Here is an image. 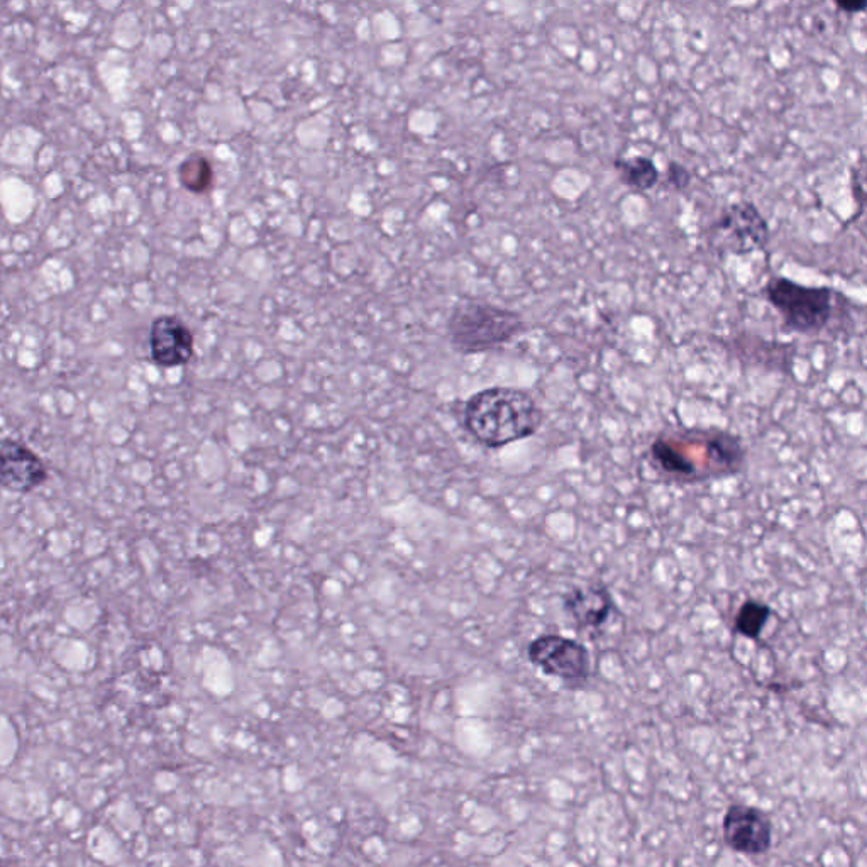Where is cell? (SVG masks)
<instances>
[{
    "instance_id": "1",
    "label": "cell",
    "mask_w": 867,
    "mask_h": 867,
    "mask_svg": "<svg viewBox=\"0 0 867 867\" xmlns=\"http://www.w3.org/2000/svg\"><path fill=\"white\" fill-rule=\"evenodd\" d=\"M542 414L524 390L492 387L475 393L464 405V427L485 448L498 449L534 436Z\"/></svg>"
},
{
    "instance_id": "2",
    "label": "cell",
    "mask_w": 867,
    "mask_h": 867,
    "mask_svg": "<svg viewBox=\"0 0 867 867\" xmlns=\"http://www.w3.org/2000/svg\"><path fill=\"white\" fill-rule=\"evenodd\" d=\"M524 329V319L515 310L481 300L459 302L448 319L449 341L461 354L486 353L502 348Z\"/></svg>"
},
{
    "instance_id": "3",
    "label": "cell",
    "mask_w": 867,
    "mask_h": 867,
    "mask_svg": "<svg viewBox=\"0 0 867 867\" xmlns=\"http://www.w3.org/2000/svg\"><path fill=\"white\" fill-rule=\"evenodd\" d=\"M764 295L778 310L788 332L818 334L834 315L835 293L829 287H805L790 278L773 277L766 283Z\"/></svg>"
},
{
    "instance_id": "4",
    "label": "cell",
    "mask_w": 867,
    "mask_h": 867,
    "mask_svg": "<svg viewBox=\"0 0 867 867\" xmlns=\"http://www.w3.org/2000/svg\"><path fill=\"white\" fill-rule=\"evenodd\" d=\"M527 656L542 673L568 683L586 680L590 674L588 649L580 642L558 634H544L534 639L529 644Z\"/></svg>"
},
{
    "instance_id": "5",
    "label": "cell",
    "mask_w": 867,
    "mask_h": 867,
    "mask_svg": "<svg viewBox=\"0 0 867 867\" xmlns=\"http://www.w3.org/2000/svg\"><path fill=\"white\" fill-rule=\"evenodd\" d=\"M724 840L732 851L761 856L773 845V822L761 808L735 803L725 812Z\"/></svg>"
},
{
    "instance_id": "6",
    "label": "cell",
    "mask_w": 867,
    "mask_h": 867,
    "mask_svg": "<svg viewBox=\"0 0 867 867\" xmlns=\"http://www.w3.org/2000/svg\"><path fill=\"white\" fill-rule=\"evenodd\" d=\"M718 234H724L730 251L735 255H749L763 251L769 241L768 222L752 202H737L724 210L717 222Z\"/></svg>"
},
{
    "instance_id": "7",
    "label": "cell",
    "mask_w": 867,
    "mask_h": 867,
    "mask_svg": "<svg viewBox=\"0 0 867 867\" xmlns=\"http://www.w3.org/2000/svg\"><path fill=\"white\" fill-rule=\"evenodd\" d=\"M151 359L160 368H178L194 358V332L178 315H158L151 322Z\"/></svg>"
},
{
    "instance_id": "8",
    "label": "cell",
    "mask_w": 867,
    "mask_h": 867,
    "mask_svg": "<svg viewBox=\"0 0 867 867\" xmlns=\"http://www.w3.org/2000/svg\"><path fill=\"white\" fill-rule=\"evenodd\" d=\"M46 466L31 449L14 439H0V488L29 493L45 483Z\"/></svg>"
},
{
    "instance_id": "9",
    "label": "cell",
    "mask_w": 867,
    "mask_h": 867,
    "mask_svg": "<svg viewBox=\"0 0 867 867\" xmlns=\"http://www.w3.org/2000/svg\"><path fill=\"white\" fill-rule=\"evenodd\" d=\"M563 607L583 629H597L610 619L613 602L607 588L593 585L569 590L563 597Z\"/></svg>"
},
{
    "instance_id": "10",
    "label": "cell",
    "mask_w": 867,
    "mask_h": 867,
    "mask_svg": "<svg viewBox=\"0 0 867 867\" xmlns=\"http://www.w3.org/2000/svg\"><path fill=\"white\" fill-rule=\"evenodd\" d=\"M652 463L658 466V470L671 480L698 481V473L695 466L686 458L680 446L676 444L673 436H659L651 446Z\"/></svg>"
},
{
    "instance_id": "11",
    "label": "cell",
    "mask_w": 867,
    "mask_h": 867,
    "mask_svg": "<svg viewBox=\"0 0 867 867\" xmlns=\"http://www.w3.org/2000/svg\"><path fill=\"white\" fill-rule=\"evenodd\" d=\"M178 182L194 195L209 194L216 183V172L207 156L194 153L178 165Z\"/></svg>"
},
{
    "instance_id": "12",
    "label": "cell",
    "mask_w": 867,
    "mask_h": 867,
    "mask_svg": "<svg viewBox=\"0 0 867 867\" xmlns=\"http://www.w3.org/2000/svg\"><path fill=\"white\" fill-rule=\"evenodd\" d=\"M615 170L619 173L620 182L625 187L634 188L637 192H646L656 187L659 182V170L656 163L647 156H632L625 160H615Z\"/></svg>"
},
{
    "instance_id": "13",
    "label": "cell",
    "mask_w": 867,
    "mask_h": 867,
    "mask_svg": "<svg viewBox=\"0 0 867 867\" xmlns=\"http://www.w3.org/2000/svg\"><path fill=\"white\" fill-rule=\"evenodd\" d=\"M771 607L757 600H746L739 608V612L735 615V632L751 641H759V637L763 634L764 627L771 619Z\"/></svg>"
},
{
    "instance_id": "14",
    "label": "cell",
    "mask_w": 867,
    "mask_h": 867,
    "mask_svg": "<svg viewBox=\"0 0 867 867\" xmlns=\"http://www.w3.org/2000/svg\"><path fill=\"white\" fill-rule=\"evenodd\" d=\"M668 182L676 190H685V188L690 187L691 173L688 172L686 166L681 165L678 161H669Z\"/></svg>"
},
{
    "instance_id": "15",
    "label": "cell",
    "mask_w": 867,
    "mask_h": 867,
    "mask_svg": "<svg viewBox=\"0 0 867 867\" xmlns=\"http://www.w3.org/2000/svg\"><path fill=\"white\" fill-rule=\"evenodd\" d=\"M835 7L840 11L847 12V14H857V12L866 9V2H835Z\"/></svg>"
}]
</instances>
